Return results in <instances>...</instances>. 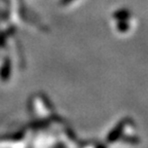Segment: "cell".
<instances>
[{"label": "cell", "mask_w": 148, "mask_h": 148, "mask_svg": "<svg viewBox=\"0 0 148 148\" xmlns=\"http://www.w3.org/2000/svg\"><path fill=\"white\" fill-rule=\"evenodd\" d=\"M117 16H119L118 18H129V16H130V14H129V12H127V10H121V12H119L117 14Z\"/></svg>", "instance_id": "cell-1"}]
</instances>
